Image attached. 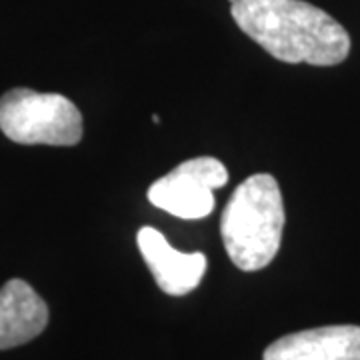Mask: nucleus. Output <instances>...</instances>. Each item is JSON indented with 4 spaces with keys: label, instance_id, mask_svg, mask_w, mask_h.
Segmentation results:
<instances>
[{
    "label": "nucleus",
    "instance_id": "1",
    "mask_svg": "<svg viewBox=\"0 0 360 360\" xmlns=\"http://www.w3.org/2000/svg\"><path fill=\"white\" fill-rule=\"evenodd\" d=\"M231 14L246 37L288 65L335 66L350 52L345 26L302 0H236Z\"/></svg>",
    "mask_w": 360,
    "mask_h": 360
},
{
    "label": "nucleus",
    "instance_id": "2",
    "mask_svg": "<svg viewBox=\"0 0 360 360\" xmlns=\"http://www.w3.org/2000/svg\"><path fill=\"white\" fill-rule=\"evenodd\" d=\"M284 229L281 186L270 174H252L232 193L222 212V240L231 260L245 272L274 260Z\"/></svg>",
    "mask_w": 360,
    "mask_h": 360
},
{
    "label": "nucleus",
    "instance_id": "3",
    "mask_svg": "<svg viewBox=\"0 0 360 360\" xmlns=\"http://www.w3.org/2000/svg\"><path fill=\"white\" fill-rule=\"evenodd\" d=\"M0 130L18 144L75 146L84 129L77 104L63 94L13 89L0 96Z\"/></svg>",
    "mask_w": 360,
    "mask_h": 360
},
{
    "label": "nucleus",
    "instance_id": "4",
    "mask_svg": "<svg viewBox=\"0 0 360 360\" xmlns=\"http://www.w3.org/2000/svg\"><path fill=\"white\" fill-rule=\"evenodd\" d=\"M226 182L229 170L220 160L198 156L153 182L148 188V200L179 219H205L214 210L212 193Z\"/></svg>",
    "mask_w": 360,
    "mask_h": 360
},
{
    "label": "nucleus",
    "instance_id": "5",
    "mask_svg": "<svg viewBox=\"0 0 360 360\" xmlns=\"http://www.w3.org/2000/svg\"><path fill=\"white\" fill-rule=\"evenodd\" d=\"M141 255L162 292L184 296L200 284L206 272L202 252H179L168 245L167 236L153 226H142L136 234Z\"/></svg>",
    "mask_w": 360,
    "mask_h": 360
},
{
    "label": "nucleus",
    "instance_id": "6",
    "mask_svg": "<svg viewBox=\"0 0 360 360\" xmlns=\"http://www.w3.org/2000/svg\"><path fill=\"white\" fill-rule=\"evenodd\" d=\"M264 360H360V326L335 324L286 335L264 350Z\"/></svg>",
    "mask_w": 360,
    "mask_h": 360
},
{
    "label": "nucleus",
    "instance_id": "7",
    "mask_svg": "<svg viewBox=\"0 0 360 360\" xmlns=\"http://www.w3.org/2000/svg\"><path fill=\"white\" fill-rule=\"evenodd\" d=\"M46 324L49 307L30 284L13 278L0 288V350L30 342Z\"/></svg>",
    "mask_w": 360,
    "mask_h": 360
},
{
    "label": "nucleus",
    "instance_id": "8",
    "mask_svg": "<svg viewBox=\"0 0 360 360\" xmlns=\"http://www.w3.org/2000/svg\"><path fill=\"white\" fill-rule=\"evenodd\" d=\"M153 122H155V124H158V122H160V116L153 115Z\"/></svg>",
    "mask_w": 360,
    "mask_h": 360
},
{
    "label": "nucleus",
    "instance_id": "9",
    "mask_svg": "<svg viewBox=\"0 0 360 360\" xmlns=\"http://www.w3.org/2000/svg\"><path fill=\"white\" fill-rule=\"evenodd\" d=\"M229 2H231V4H234V2H236V0H229Z\"/></svg>",
    "mask_w": 360,
    "mask_h": 360
}]
</instances>
